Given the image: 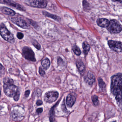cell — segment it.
Here are the masks:
<instances>
[{
    "instance_id": "4",
    "label": "cell",
    "mask_w": 122,
    "mask_h": 122,
    "mask_svg": "<svg viewBox=\"0 0 122 122\" xmlns=\"http://www.w3.org/2000/svg\"><path fill=\"white\" fill-rule=\"evenodd\" d=\"M107 30L111 33L116 34L120 33L122 30V26L117 20H110Z\"/></svg>"
},
{
    "instance_id": "1",
    "label": "cell",
    "mask_w": 122,
    "mask_h": 122,
    "mask_svg": "<svg viewBox=\"0 0 122 122\" xmlns=\"http://www.w3.org/2000/svg\"><path fill=\"white\" fill-rule=\"evenodd\" d=\"M4 91L5 95L10 97H14L20 92L18 87L14 85V81L10 77L5 78L3 80Z\"/></svg>"
},
{
    "instance_id": "33",
    "label": "cell",
    "mask_w": 122,
    "mask_h": 122,
    "mask_svg": "<svg viewBox=\"0 0 122 122\" xmlns=\"http://www.w3.org/2000/svg\"><path fill=\"white\" fill-rule=\"evenodd\" d=\"M36 104H37V105L38 106H39L43 104L42 101L41 100H38L37 101Z\"/></svg>"
},
{
    "instance_id": "7",
    "label": "cell",
    "mask_w": 122,
    "mask_h": 122,
    "mask_svg": "<svg viewBox=\"0 0 122 122\" xmlns=\"http://www.w3.org/2000/svg\"><path fill=\"white\" fill-rule=\"evenodd\" d=\"M22 54L23 57L28 60L32 62L36 61L35 53L29 47L25 46L23 48Z\"/></svg>"
},
{
    "instance_id": "10",
    "label": "cell",
    "mask_w": 122,
    "mask_h": 122,
    "mask_svg": "<svg viewBox=\"0 0 122 122\" xmlns=\"http://www.w3.org/2000/svg\"><path fill=\"white\" fill-rule=\"evenodd\" d=\"M108 45L111 49L116 52H122V43L110 40Z\"/></svg>"
},
{
    "instance_id": "27",
    "label": "cell",
    "mask_w": 122,
    "mask_h": 122,
    "mask_svg": "<svg viewBox=\"0 0 122 122\" xmlns=\"http://www.w3.org/2000/svg\"><path fill=\"white\" fill-rule=\"evenodd\" d=\"M57 63L59 66H63L65 64L63 60L61 57H58L57 60Z\"/></svg>"
},
{
    "instance_id": "16",
    "label": "cell",
    "mask_w": 122,
    "mask_h": 122,
    "mask_svg": "<svg viewBox=\"0 0 122 122\" xmlns=\"http://www.w3.org/2000/svg\"><path fill=\"white\" fill-rule=\"evenodd\" d=\"M76 66L80 75L81 76L83 75L86 70L85 66L84 63L82 61H79L76 62Z\"/></svg>"
},
{
    "instance_id": "24",
    "label": "cell",
    "mask_w": 122,
    "mask_h": 122,
    "mask_svg": "<svg viewBox=\"0 0 122 122\" xmlns=\"http://www.w3.org/2000/svg\"><path fill=\"white\" fill-rule=\"evenodd\" d=\"M83 6L84 10H90V7L89 3L86 0H83Z\"/></svg>"
},
{
    "instance_id": "26",
    "label": "cell",
    "mask_w": 122,
    "mask_h": 122,
    "mask_svg": "<svg viewBox=\"0 0 122 122\" xmlns=\"http://www.w3.org/2000/svg\"><path fill=\"white\" fill-rule=\"evenodd\" d=\"M29 22H30V24L32 25L33 27H34L35 28H36V29H38V28L39 27V26L37 24V23L34 22V21H33L32 20H29Z\"/></svg>"
},
{
    "instance_id": "18",
    "label": "cell",
    "mask_w": 122,
    "mask_h": 122,
    "mask_svg": "<svg viewBox=\"0 0 122 122\" xmlns=\"http://www.w3.org/2000/svg\"><path fill=\"white\" fill-rule=\"evenodd\" d=\"M50 61L48 58H46L42 61L41 64L42 66L45 70H47L50 67Z\"/></svg>"
},
{
    "instance_id": "23",
    "label": "cell",
    "mask_w": 122,
    "mask_h": 122,
    "mask_svg": "<svg viewBox=\"0 0 122 122\" xmlns=\"http://www.w3.org/2000/svg\"><path fill=\"white\" fill-rule=\"evenodd\" d=\"M92 101L93 104L95 106H97L99 104V101L97 96L95 95L92 96Z\"/></svg>"
},
{
    "instance_id": "35",
    "label": "cell",
    "mask_w": 122,
    "mask_h": 122,
    "mask_svg": "<svg viewBox=\"0 0 122 122\" xmlns=\"http://www.w3.org/2000/svg\"><path fill=\"white\" fill-rule=\"evenodd\" d=\"M111 0L113 2H118L120 3H122V0Z\"/></svg>"
},
{
    "instance_id": "22",
    "label": "cell",
    "mask_w": 122,
    "mask_h": 122,
    "mask_svg": "<svg viewBox=\"0 0 122 122\" xmlns=\"http://www.w3.org/2000/svg\"><path fill=\"white\" fill-rule=\"evenodd\" d=\"M72 50L73 52L76 55L79 56L81 55V51L80 48L77 46L76 45L73 46L72 47Z\"/></svg>"
},
{
    "instance_id": "28",
    "label": "cell",
    "mask_w": 122,
    "mask_h": 122,
    "mask_svg": "<svg viewBox=\"0 0 122 122\" xmlns=\"http://www.w3.org/2000/svg\"><path fill=\"white\" fill-rule=\"evenodd\" d=\"M0 76H2L3 75L5 74V67L3 66L2 64L0 65Z\"/></svg>"
},
{
    "instance_id": "9",
    "label": "cell",
    "mask_w": 122,
    "mask_h": 122,
    "mask_svg": "<svg viewBox=\"0 0 122 122\" xmlns=\"http://www.w3.org/2000/svg\"><path fill=\"white\" fill-rule=\"evenodd\" d=\"M11 20L13 23L23 29H29L30 28L27 23L21 18L13 17L11 18Z\"/></svg>"
},
{
    "instance_id": "5",
    "label": "cell",
    "mask_w": 122,
    "mask_h": 122,
    "mask_svg": "<svg viewBox=\"0 0 122 122\" xmlns=\"http://www.w3.org/2000/svg\"><path fill=\"white\" fill-rule=\"evenodd\" d=\"M25 4L32 7L38 8H45L47 5L46 0H25Z\"/></svg>"
},
{
    "instance_id": "29",
    "label": "cell",
    "mask_w": 122,
    "mask_h": 122,
    "mask_svg": "<svg viewBox=\"0 0 122 122\" xmlns=\"http://www.w3.org/2000/svg\"><path fill=\"white\" fill-rule=\"evenodd\" d=\"M39 72L40 75L41 76L43 77V76H44L45 75V72L43 70L42 68L41 67H39Z\"/></svg>"
},
{
    "instance_id": "2",
    "label": "cell",
    "mask_w": 122,
    "mask_h": 122,
    "mask_svg": "<svg viewBox=\"0 0 122 122\" xmlns=\"http://www.w3.org/2000/svg\"><path fill=\"white\" fill-rule=\"evenodd\" d=\"M111 91L112 94L116 96L122 93V75L117 74L111 78Z\"/></svg>"
},
{
    "instance_id": "3",
    "label": "cell",
    "mask_w": 122,
    "mask_h": 122,
    "mask_svg": "<svg viewBox=\"0 0 122 122\" xmlns=\"http://www.w3.org/2000/svg\"><path fill=\"white\" fill-rule=\"evenodd\" d=\"M0 33L2 37L6 41L10 43L15 42V39L13 35L8 30L5 24L1 23L0 26Z\"/></svg>"
},
{
    "instance_id": "13",
    "label": "cell",
    "mask_w": 122,
    "mask_h": 122,
    "mask_svg": "<svg viewBox=\"0 0 122 122\" xmlns=\"http://www.w3.org/2000/svg\"><path fill=\"white\" fill-rule=\"evenodd\" d=\"M76 100V97L75 96L72 94H70L66 98V103L68 107H72L75 104Z\"/></svg>"
},
{
    "instance_id": "21",
    "label": "cell",
    "mask_w": 122,
    "mask_h": 122,
    "mask_svg": "<svg viewBox=\"0 0 122 122\" xmlns=\"http://www.w3.org/2000/svg\"><path fill=\"white\" fill-rule=\"evenodd\" d=\"M98 82L99 86L102 91L105 90L106 88V84L101 78H98Z\"/></svg>"
},
{
    "instance_id": "30",
    "label": "cell",
    "mask_w": 122,
    "mask_h": 122,
    "mask_svg": "<svg viewBox=\"0 0 122 122\" xmlns=\"http://www.w3.org/2000/svg\"><path fill=\"white\" fill-rule=\"evenodd\" d=\"M24 34L21 32H18L17 33V37L19 39V40H22L24 37Z\"/></svg>"
},
{
    "instance_id": "14",
    "label": "cell",
    "mask_w": 122,
    "mask_h": 122,
    "mask_svg": "<svg viewBox=\"0 0 122 122\" xmlns=\"http://www.w3.org/2000/svg\"><path fill=\"white\" fill-rule=\"evenodd\" d=\"M97 23L98 26L101 27H107L109 25L110 21L107 19L101 18L97 20Z\"/></svg>"
},
{
    "instance_id": "15",
    "label": "cell",
    "mask_w": 122,
    "mask_h": 122,
    "mask_svg": "<svg viewBox=\"0 0 122 122\" xmlns=\"http://www.w3.org/2000/svg\"><path fill=\"white\" fill-rule=\"evenodd\" d=\"M0 11L3 14L8 15H12L13 16L15 15V12L13 10L8 8L7 7H3L0 8Z\"/></svg>"
},
{
    "instance_id": "34",
    "label": "cell",
    "mask_w": 122,
    "mask_h": 122,
    "mask_svg": "<svg viewBox=\"0 0 122 122\" xmlns=\"http://www.w3.org/2000/svg\"><path fill=\"white\" fill-rule=\"evenodd\" d=\"M43 108H38L37 110V112L38 114L41 113L43 112Z\"/></svg>"
},
{
    "instance_id": "31",
    "label": "cell",
    "mask_w": 122,
    "mask_h": 122,
    "mask_svg": "<svg viewBox=\"0 0 122 122\" xmlns=\"http://www.w3.org/2000/svg\"><path fill=\"white\" fill-rule=\"evenodd\" d=\"M62 110L63 111H64L65 112H66L67 111V108H66L65 105V103L64 102L63 103V104H62Z\"/></svg>"
},
{
    "instance_id": "32",
    "label": "cell",
    "mask_w": 122,
    "mask_h": 122,
    "mask_svg": "<svg viewBox=\"0 0 122 122\" xmlns=\"http://www.w3.org/2000/svg\"><path fill=\"white\" fill-rule=\"evenodd\" d=\"M30 91L29 90L26 91L25 92V96L26 97H29V95H30Z\"/></svg>"
},
{
    "instance_id": "25",
    "label": "cell",
    "mask_w": 122,
    "mask_h": 122,
    "mask_svg": "<svg viewBox=\"0 0 122 122\" xmlns=\"http://www.w3.org/2000/svg\"><path fill=\"white\" fill-rule=\"evenodd\" d=\"M32 43L33 45L37 48V50H40L41 48V45L39 44V43L36 40H33L32 41Z\"/></svg>"
},
{
    "instance_id": "20",
    "label": "cell",
    "mask_w": 122,
    "mask_h": 122,
    "mask_svg": "<svg viewBox=\"0 0 122 122\" xmlns=\"http://www.w3.org/2000/svg\"><path fill=\"white\" fill-rule=\"evenodd\" d=\"M57 103H56L55 106H53L49 112V115H50V121H55V108L57 106Z\"/></svg>"
},
{
    "instance_id": "6",
    "label": "cell",
    "mask_w": 122,
    "mask_h": 122,
    "mask_svg": "<svg viewBox=\"0 0 122 122\" xmlns=\"http://www.w3.org/2000/svg\"><path fill=\"white\" fill-rule=\"evenodd\" d=\"M24 112L25 110L24 108L17 106L12 107V109L11 108L10 116L14 120H20V119L23 117Z\"/></svg>"
},
{
    "instance_id": "8",
    "label": "cell",
    "mask_w": 122,
    "mask_h": 122,
    "mask_svg": "<svg viewBox=\"0 0 122 122\" xmlns=\"http://www.w3.org/2000/svg\"><path fill=\"white\" fill-rule=\"evenodd\" d=\"M59 94L56 91H49L47 92L44 96V100L46 102H53L57 99Z\"/></svg>"
},
{
    "instance_id": "12",
    "label": "cell",
    "mask_w": 122,
    "mask_h": 122,
    "mask_svg": "<svg viewBox=\"0 0 122 122\" xmlns=\"http://www.w3.org/2000/svg\"><path fill=\"white\" fill-rule=\"evenodd\" d=\"M84 81L88 85L91 86L95 81V77L92 73L88 71L84 77Z\"/></svg>"
},
{
    "instance_id": "17",
    "label": "cell",
    "mask_w": 122,
    "mask_h": 122,
    "mask_svg": "<svg viewBox=\"0 0 122 122\" xmlns=\"http://www.w3.org/2000/svg\"><path fill=\"white\" fill-rule=\"evenodd\" d=\"M43 15L46 17H48L50 18H52L53 20H55L56 21H57V22H60L61 20V18L59 16L56 15H53V14H51V13H49L47 11H43Z\"/></svg>"
},
{
    "instance_id": "19",
    "label": "cell",
    "mask_w": 122,
    "mask_h": 122,
    "mask_svg": "<svg viewBox=\"0 0 122 122\" xmlns=\"http://www.w3.org/2000/svg\"><path fill=\"white\" fill-rule=\"evenodd\" d=\"M82 47L84 54L85 56L87 55L90 49V45L87 42H84L82 44Z\"/></svg>"
},
{
    "instance_id": "11",
    "label": "cell",
    "mask_w": 122,
    "mask_h": 122,
    "mask_svg": "<svg viewBox=\"0 0 122 122\" xmlns=\"http://www.w3.org/2000/svg\"><path fill=\"white\" fill-rule=\"evenodd\" d=\"M2 2L3 4L12 7L17 10L23 12L26 11L25 8L23 6L11 0H3Z\"/></svg>"
}]
</instances>
